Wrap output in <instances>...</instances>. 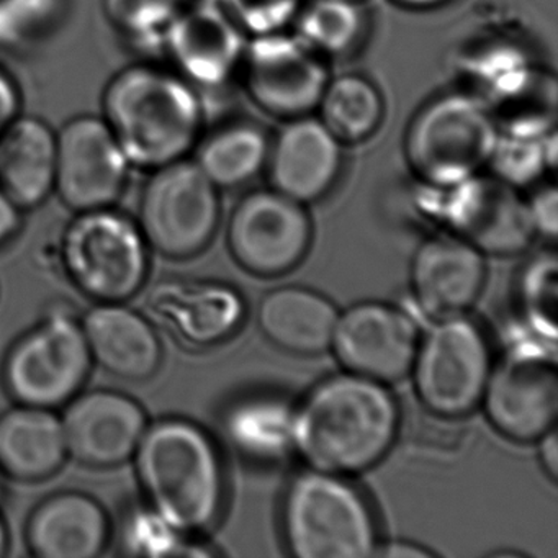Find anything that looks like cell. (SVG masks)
Here are the masks:
<instances>
[{
    "mask_svg": "<svg viewBox=\"0 0 558 558\" xmlns=\"http://www.w3.org/2000/svg\"><path fill=\"white\" fill-rule=\"evenodd\" d=\"M398 424L397 400L385 385L349 372L306 395L290 423V440L312 469L348 475L384 459Z\"/></svg>",
    "mask_w": 558,
    "mask_h": 558,
    "instance_id": "cell-1",
    "label": "cell"
},
{
    "mask_svg": "<svg viewBox=\"0 0 558 558\" xmlns=\"http://www.w3.org/2000/svg\"><path fill=\"white\" fill-rule=\"evenodd\" d=\"M104 120L130 165L162 168L197 146L204 107L179 73L136 64L120 71L104 93Z\"/></svg>",
    "mask_w": 558,
    "mask_h": 558,
    "instance_id": "cell-2",
    "label": "cell"
},
{
    "mask_svg": "<svg viewBox=\"0 0 558 558\" xmlns=\"http://www.w3.org/2000/svg\"><path fill=\"white\" fill-rule=\"evenodd\" d=\"M136 475L159 519L181 532L202 531L223 506V469L217 447L197 424L158 421L140 440Z\"/></svg>",
    "mask_w": 558,
    "mask_h": 558,
    "instance_id": "cell-3",
    "label": "cell"
},
{
    "mask_svg": "<svg viewBox=\"0 0 558 558\" xmlns=\"http://www.w3.org/2000/svg\"><path fill=\"white\" fill-rule=\"evenodd\" d=\"M283 535L299 558H365L377 550V524L361 492L339 475L312 469L290 483Z\"/></svg>",
    "mask_w": 558,
    "mask_h": 558,
    "instance_id": "cell-4",
    "label": "cell"
},
{
    "mask_svg": "<svg viewBox=\"0 0 558 558\" xmlns=\"http://www.w3.org/2000/svg\"><path fill=\"white\" fill-rule=\"evenodd\" d=\"M498 138V126L483 100L469 93L444 94L411 120L404 155L429 187H452L488 166Z\"/></svg>",
    "mask_w": 558,
    "mask_h": 558,
    "instance_id": "cell-5",
    "label": "cell"
},
{
    "mask_svg": "<svg viewBox=\"0 0 558 558\" xmlns=\"http://www.w3.org/2000/svg\"><path fill=\"white\" fill-rule=\"evenodd\" d=\"M61 263L90 299L122 303L148 279V243L138 223L112 207L81 211L64 231Z\"/></svg>",
    "mask_w": 558,
    "mask_h": 558,
    "instance_id": "cell-6",
    "label": "cell"
},
{
    "mask_svg": "<svg viewBox=\"0 0 558 558\" xmlns=\"http://www.w3.org/2000/svg\"><path fill=\"white\" fill-rule=\"evenodd\" d=\"M218 220V187L195 161L184 158L155 169L143 189L138 227L162 256L187 259L201 253Z\"/></svg>",
    "mask_w": 558,
    "mask_h": 558,
    "instance_id": "cell-7",
    "label": "cell"
},
{
    "mask_svg": "<svg viewBox=\"0 0 558 558\" xmlns=\"http://www.w3.org/2000/svg\"><path fill=\"white\" fill-rule=\"evenodd\" d=\"M411 371L427 410L444 417L470 413L492 372L485 332L463 315L440 318L417 344Z\"/></svg>",
    "mask_w": 558,
    "mask_h": 558,
    "instance_id": "cell-8",
    "label": "cell"
},
{
    "mask_svg": "<svg viewBox=\"0 0 558 558\" xmlns=\"http://www.w3.org/2000/svg\"><path fill=\"white\" fill-rule=\"evenodd\" d=\"M90 367L93 355L80 323L57 313L11 349L5 388L19 404L53 410L80 393Z\"/></svg>",
    "mask_w": 558,
    "mask_h": 558,
    "instance_id": "cell-9",
    "label": "cell"
},
{
    "mask_svg": "<svg viewBox=\"0 0 558 558\" xmlns=\"http://www.w3.org/2000/svg\"><path fill=\"white\" fill-rule=\"evenodd\" d=\"M325 58L296 35H257L244 50L241 66L251 99L264 112L299 119L318 109L329 81Z\"/></svg>",
    "mask_w": 558,
    "mask_h": 558,
    "instance_id": "cell-10",
    "label": "cell"
},
{
    "mask_svg": "<svg viewBox=\"0 0 558 558\" xmlns=\"http://www.w3.org/2000/svg\"><path fill=\"white\" fill-rule=\"evenodd\" d=\"M482 401L493 426L509 439L529 442L544 436L558 414L554 354L537 344L515 348L489 372Z\"/></svg>",
    "mask_w": 558,
    "mask_h": 558,
    "instance_id": "cell-11",
    "label": "cell"
},
{
    "mask_svg": "<svg viewBox=\"0 0 558 558\" xmlns=\"http://www.w3.org/2000/svg\"><path fill=\"white\" fill-rule=\"evenodd\" d=\"M310 243L312 220L305 207L274 189L247 194L231 215V253L256 276L289 272L305 257Z\"/></svg>",
    "mask_w": 558,
    "mask_h": 558,
    "instance_id": "cell-12",
    "label": "cell"
},
{
    "mask_svg": "<svg viewBox=\"0 0 558 558\" xmlns=\"http://www.w3.org/2000/svg\"><path fill=\"white\" fill-rule=\"evenodd\" d=\"M130 161L99 117L70 120L57 135L54 189L71 210L110 208L125 192Z\"/></svg>",
    "mask_w": 558,
    "mask_h": 558,
    "instance_id": "cell-13",
    "label": "cell"
},
{
    "mask_svg": "<svg viewBox=\"0 0 558 558\" xmlns=\"http://www.w3.org/2000/svg\"><path fill=\"white\" fill-rule=\"evenodd\" d=\"M439 191L444 223L480 253L514 256L535 236L527 202L495 175L476 174Z\"/></svg>",
    "mask_w": 558,
    "mask_h": 558,
    "instance_id": "cell-14",
    "label": "cell"
},
{
    "mask_svg": "<svg viewBox=\"0 0 558 558\" xmlns=\"http://www.w3.org/2000/svg\"><path fill=\"white\" fill-rule=\"evenodd\" d=\"M420 336L413 319L385 303L365 302L339 315L331 345L352 374L397 381L413 367Z\"/></svg>",
    "mask_w": 558,
    "mask_h": 558,
    "instance_id": "cell-15",
    "label": "cell"
},
{
    "mask_svg": "<svg viewBox=\"0 0 558 558\" xmlns=\"http://www.w3.org/2000/svg\"><path fill=\"white\" fill-rule=\"evenodd\" d=\"M61 421L68 456L96 469H110L132 459L148 429L142 404L112 390L76 395Z\"/></svg>",
    "mask_w": 558,
    "mask_h": 558,
    "instance_id": "cell-16",
    "label": "cell"
},
{
    "mask_svg": "<svg viewBox=\"0 0 558 558\" xmlns=\"http://www.w3.org/2000/svg\"><path fill=\"white\" fill-rule=\"evenodd\" d=\"M246 45V34L218 0H195L179 12L161 47L189 83L218 87L236 73Z\"/></svg>",
    "mask_w": 558,
    "mask_h": 558,
    "instance_id": "cell-17",
    "label": "cell"
},
{
    "mask_svg": "<svg viewBox=\"0 0 558 558\" xmlns=\"http://www.w3.org/2000/svg\"><path fill=\"white\" fill-rule=\"evenodd\" d=\"M146 306L153 318L192 348H208L230 338L244 316V303L233 287L202 280H159Z\"/></svg>",
    "mask_w": 558,
    "mask_h": 558,
    "instance_id": "cell-18",
    "label": "cell"
},
{
    "mask_svg": "<svg viewBox=\"0 0 558 558\" xmlns=\"http://www.w3.org/2000/svg\"><path fill=\"white\" fill-rule=\"evenodd\" d=\"M266 168L274 191L310 204L338 181L342 143L315 117L290 119L270 142Z\"/></svg>",
    "mask_w": 558,
    "mask_h": 558,
    "instance_id": "cell-19",
    "label": "cell"
},
{
    "mask_svg": "<svg viewBox=\"0 0 558 558\" xmlns=\"http://www.w3.org/2000/svg\"><path fill=\"white\" fill-rule=\"evenodd\" d=\"M485 259L456 234L427 238L417 247L411 283L421 308L434 318L462 315L475 303L485 282Z\"/></svg>",
    "mask_w": 558,
    "mask_h": 558,
    "instance_id": "cell-20",
    "label": "cell"
},
{
    "mask_svg": "<svg viewBox=\"0 0 558 558\" xmlns=\"http://www.w3.org/2000/svg\"><path fill=\"white\" fill-rule=\"evenodd\" d=\"M84 336L93 361L123 380H148L162 361L161 341L151 323L120 303H100L84 316Z\"/></svg>",
    "mask_w": 558,
    "mask_h": 558,
    "instance_id": "cell-21",
    "label": "cell"
},
{
    "mask_svg": "<svg viewBox=\"0 0 558 558\" xmlns=\"http://www.w3.org/2000/svg\"><path fill=\"white\" fill-rule=\"evenodd\" d=\"M110 521L93 496L63 492L50 496L32 512L27 542L41 558H94L109 544Z\"/></svg>",
    "mask_w": 558,
    "mask_h": 558,
    "instance_id": "cell-22",
    "label": "cell"
},
{
    "mask_svg": "<svg viewBox=\"0 0 558 558\" xmlns=\"http://www.w3.org/2000/svg\"><path fill=\"white\" fill-rule=\"evenodd\" d=\"M54 178L57 135L44 120L19 116L0 135V189L28 210L47 201Z\"/></svg>",
    "mask_w": 558,
    "mask_h": 558,
    "instance_id": "cell-23",
    "label": "cell"
},
{
    "mask_svg": "<svg viewBox=\"0 0 558 558\" xmlns=\"http://www.w3.org/2000/svg\"><path fill=\"white\" fill-rule=\"evenodd\" d=\"M66 457L63 421L53 411L19 404L0 416V472L19 482H41Z\"/></svg>",
    "mask_w": 558,
    "mask_h": 558,
    "instance_id": "cell-24",
    "label": "cell"
},
{
    "mask_svg": "<svg viewBox=\"0 0 558 558\" xmlns=\"http://www.w3.org/2000/svg\"><path fill=\"white\" fill-rule=\"evenodd\" d=\"M338 318V308L325 295L302 287H283L267 293L257 313L264 335L295 354L326 351Z\"/></svg>",
    "mask_w": 558,
    "mask_h": 558,
    "instance_id": "cell-25",
    "label": "cell"
},
{
    "mask_svg": "<svg viewBox=\"0 0 558 558\" xmlns=\"http://www.w3.org/2000/svg\"><path fill=\"white\" fill-rule=\"evenodd\" d=\"M499 135L512 138H542L555 132L557 81L547 71L529 66L486 102Z\"/></svg>",
    "mask_w": 558,
    "mask_h": 558,
    "instance_id": "cell-26",
    "label": "cell"
},
{
    "mask_svg": "<svg viewBox=\"0 0 558 558\" xmlns=\"http://www.w3.org/2000/svg\"><path fill=\"white\" fill-rule=\"evenodd\" d=\"M270 140L259 123H228L205 136L198 145V168L218 189L246 184L266 168Z\"/></svg>",
    "mask_w": 558,
    "mask_h": 558,
    "instance_id": "cell-27",
    "label": "cell"
},
{
    "mask_svg": "<svg viewBox=\"0 0 558 558\" xmlns=\"http://www.w3.org/2000/svg\"><path fill=\"white\" fill-rule=\"evenodd\" d=\"M319 120L341 143H361L371 138L384 119V99L374 83L342 74L329 77L318 104Z\"/></svg>",
    "mask_w": 558,
    "mask_h": 558,
    "instance_id": "cell-28",
    "label": "cell"
},
{
    "mask_svg": "<svg viewBox=\"0 0 558 558\" xmlns=\"http://www.w3.org/2000/svg\"><path fill=\"white\" fill-rule=\"evenodd\" d=\"M293 22L296 37L323 58L351 53L367 27L359 0H303Z\"/></svg>",
    "mask_w": 558,
    "mask_h": 558,
    "instance_id": "cell-29",
    "label": "cell"
},
{
    "mask_svg": "<svg viewBox=\"0 0 558 558\" xmlns=\"http://www.w3.org/2000/svg\"><path fill=\"white\" fill-rule=\"evenodd\" d=\"M519 305L535 338L557 339V257L541 253L529 260L519 279Z\"/></svg>",
    "mask_w": 558,
    "mask_h": 558,
    "instance_id": "cell-30",
    "label": "cell"
},
{
    "mask_svg": "<svg viewBox=\"0 0 558 558\" xmlns=\"http://www.w3.org/2000/svg\"><path fill=\"white\" fill-rule=\"evenodd\" d=\"M187 0H104L112 27L142 47H161Z\"/></svg>",
    "mask_w": 558,
    "mask_h": 558,
    "instance_id": "cell-31",
    "label": "cell"
},
{
    "mask_svg": "<svg viewBox=\"0 0 558 558\" xmlns=\"http://www.w3.org/2000/svg\"><path fill=\"white\" fill-rule=\"evenodd\" d=\"M557 162V136L555 132L542 138H512L499 135L488 166L493 175L512 187H522L537 181Z\"/></svg>",
    "mask_w": 558,
    "mask_h": 558,
    "instance_id": "cell-32",
    "label": "cell"
},
{
    "mask_svg": "<svg viewBox=\"0 0 558 558\" xmlns=\"http://www.w3.org/2000/svg\"><path fill=\"white\" fill-rule=\"evenodd\" d=\"M64 0H0V45L24 47L60 21Z\"/></svg>",
    "mask_w": 558,
    "mask_h": 558,
    "instance_id": "cell-33",
    "label": "cell"
},
{
    "mask_svg": "<svg viewBox=\"0 0 558 558\" xmlns=\"http://www.w3.org/2000/svg\"><path fill=\"white\" fill-rule=\"evenodd\" d=\"M246 35L282 32L292 24L303 0H218Z\"/></svg>",
    "mask_w": 558,
    "mask_h": 558,
    "instance_id": "cell-34",
    "label": "cell"
},
{
    "mask_svg": "<svg viewBox=\"0 0 558 558\" xmlns=\"http://www.w3.org/2000/svg\"><path fill=\"white\" fill-rule=\"evenodd\" d=\"M529 215L535 233L555 240L558 233V192L554 184L535 191L527 201Z\"/></svg>",
    "mask_w": 558,
    "mask_h": 558,
    "instance_id": "cell-35",
    "label": "cell"
},
{
    "mask_svg": "<svg viewBox=\"0 0 558 558\" xmlns=\"http://www.w3.org/2000/svg\"><path fill=\"white\" fill-rule=\"evenodd\" d=\"M22 97L17 84L0 68V135L21 116Z\"/></svg>",
    "mask_w": 558,
    "mask_h": 558,
    "instance_id": "cell-36",
    "label": "cell"
},
{
    "mask_svg": "<svg viewBox=\"0 0 558 558\" xmlns=\"http://www.w3.org/2000/svg\"><path fill=\"white\" fill-rule=\"evenodd\" d=\"M22 225L21 208L0 189V246L8 244Z\"/></svg>",
    "mask_w": 558,
    "mask_h": 558,
    "instance_id": "cell-37",
    "label": "cell"
},
{
    "mask_svg": "<svg viewBox=\"0 0 558 558\" xmlns=\"http://www.w3.org/2000/svg\"><path fill=\"white\" fill-rule=\"evenodd\" d=\"M538 439H541L538 453H541L542 465H544L545 472H547L548 476L555 482L558 476L557 430H555V427H551V429H548L547 433L538 437Z\"/></svg>",
    "mask_w": 558,
    "mask_h": 558,
    "instance_id": "cell-38",
    "label": "cell"
},
{
    "mask_svg": "<svg viewBox=\"0 0 558 558\" xmlns=\"http://www.w3.org/2000/svg\"><path fill=\"white\" fill-rule=\"evenodd\" d=\"M375 555H384V557H430L433 554L411 544H390L384 550H375Z\"/></svg>",
    "mask_w": 558,
    "mask_h": 558,
    "instance_id": "cell-39",
    "label": "cell"
},
{
    "mask_svg": "<svg viewBox=\"0 0 558 558\" xmlns=\"http://www.w3.org/2000/svg\"><path fill=\"white\" fill-rule=\"evenodd\" d=\"M395 4L401 8L414 9V11H424V9L439 8L449 0H393Z\"/></svg>",
    "mask_w": 558,
    "mask_h": 558,
    "instance_id": "cell-40",
    "label": "cell"
},
{
    "mask_svg": "<svg viewBox=\"0 0 558 558\" xmlns=\"http://www.w3.org/2000/svg\"><path fill=\"white\" fill-rule=\"evenodd\" d=\"M9 548V532L8 525H5L4 518L0 514V557H4L8 554Z\"/></svg>",
    "mask_w": 558,
    "mask_h": 558,
    "instance_id": "cell-41",
    "label": "cell"
}]
</instances>
